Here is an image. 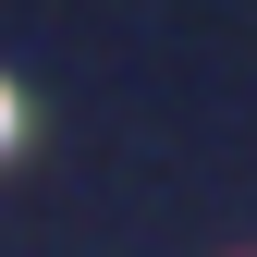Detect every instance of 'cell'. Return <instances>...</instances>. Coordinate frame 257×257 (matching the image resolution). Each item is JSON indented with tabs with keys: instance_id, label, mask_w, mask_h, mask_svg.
<instances>
[{
	"instance_id": "6da1fadb",
	"label": "cell",
	"mask_w": 257,
	"mask_h": 257,
	"mask_svg": "<svg viewBox=\"0 0 257 257\" xmlns=\"http://www.w3.org/2000/svg\"><path fill=\"white\" fill-rule=\"evenodd\" d=\"M0 147H13V86H0Z\"/></svg>"
}]
</instances>
